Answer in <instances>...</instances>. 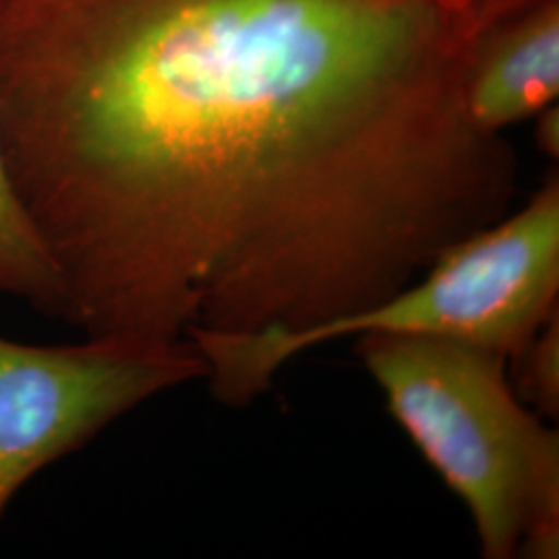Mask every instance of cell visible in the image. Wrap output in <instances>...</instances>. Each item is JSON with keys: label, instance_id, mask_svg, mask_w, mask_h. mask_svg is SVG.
<instances>
[{"label": "cell", "instance_id": "3957f363", "mask_svg": "<svg viewBox=\"0 0 559 559\" xmlns=\"http://www.w3.org/2000/svg\"><path fill=\"white\" fill-rule=\"evenodd\" d=\"M559 180L475 235L441 251L419 280L359 313L288 336L200 334L214 396L242 406L272 388L280 367L307 348L365 334L459 340L508 362L558 311Z\"/></svg>", "mask_w": 559, "mask_h": 559}, {"label": "cell", "instance_id": "277c9868", "mask_svg": "<svg viewBox=\"0 0 559 559\" xmlns=\"http://www.w3.org/2000/svg\"><path fill=\"white\" fill-rule=\"evenodd\" d=\"M207 371L191 340L87 336L32 346L0 336V519L46 466L141 402Z\"/></svg>", "mask_w": 559, "mask_h": 559}, {"label": "cell", "instance_id": "ba28073f", "mask_svg": "<svg viewBox=\"0 0 559 559\" xmlns=\"http://www.w3.org/2000/svg\"><path fill=\"white\" fill-rule=\"evenodd\" d=\"M427 2L459 17L477 36L493 21L501 20L503 15L528 4L531 0H427Z\"/></svg>", "mask_w": 559, "mask_h": 559}, {"label": "cell", "instance_id": "6da1fadb", "mask_svg": "<svg viewBox=\"0 0 559 559\" xmlns=\"http://www.w3.org/2000/svg\"><path fill=\"white\" fill-rule=\"evenodd\" d=\"M427 0H0V150L85 336H288L503 218Z\"/></svg>", "mask_w": 559, "mask_h": 559}, {"label": "cell", "instance_id": "9c48e42d", "mask_svg": "<svg viewBox=\"0 0 559 559\" xmlns=\"http://www.w3.org/2000/svg\"><path fill=\"white\" fill-rule=\"evenodd\" d=\"M537 141L539 147L547 154L558 158L559 152V115L558 106H547L539 112V124H537Z\"/></svg>", "mask_w": 559, "mask_h": 559}, {"label": "cell", "instance_id": "52a82bcc", "mask_svg": "<svg viewBox=\"0 0 559 559\" xmlns=\"http://www.w3.org/2000/svg\"><path fill=\"white\" fill-rule=\"evenodd\" d=\"M510 362L516 369L510 383L520 402L556 419L559 415L558 311L540 325L539 332Z\"/></svg>", "mask_w": 559, "mask_h": 559}, {"label": "cell", "instance_id": "7a4b0ae2", "mask_svg": "<svg viewBox=\"0 0 559 559\" xmlns=\"http://www.w3.org/2000/svg\"><path fill=\"white\" fill-rule=\"evenodd\" d=\"M357 353L390 415L464 501L483 558H558V433L520 402L508 359L396 334L359 336Z\"/></svg>", "mask_w": 559, "mask_h": 559}, {"label": "cell", "instance_id": "5b68a950", "mask_svg": "<svg viewBox=\"0 0 559 559\" xmlns=\"http://www.w3.org/2000/svg\"><path fill=\"white\" fill-rule=\"evenodd\" d=\"M462 94L471 122L496 135L556 104L559 0H531L477 34Z\"/></svg>", "mask_w": 559, "mask_h": 559}, {"label": "cell", "instance_id": "8992f818", "mask_svg": "<svg viewBox=\"0 0 559 559\" xmlns=\"http://www.w3.org/2000/svg\"><path fill=\"white\" fill-rule=\"evenodd\" d=\"M0 295L29 302L46 318L62 320L64 297L57 265L27 216L0 150Z\"/></svg>", "mask_w": 559, "mask_h": 559}]
</instances>
